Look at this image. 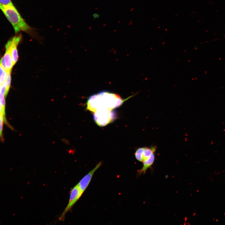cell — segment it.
Wrapping results in <instances>:
<instances>
[{
  "instance_id": "9a60e30c",
  "label": "cell",
  "mask_w": 225,
  "mask_h": 225,
  "mask_svg": "<svg viewBox=\"0 0 225 225\" xmlns=\"http://www.w3.org/2000/svg\"><path fill=\"white\" fill-rule=\"evenodd\" d=\"M12 4L11 0H0V5H7Z\"/></svg>"
},
{
  "instance_id": "30bf717a",
  "label": "cell",
  "mask_w": 225,
  "mask_h": 225,
  "mask_svg": "<svg viewBox=\"0 0 225 225\" xmlns=\"http://www.w3.org/2000/svg\"><path fill=\"white\" fill-rule=\"evenodd\" d=\"M11 72H6V92L7 95L8 94L10 87L11 82Z\"/></svg>"
},
{
  "instance_id": "ba28073f",
  "label": "cell",
  "mask_w": 225,
  "mask_h": 225,
  "mask_svg": "<svg viewBox=\"0 0 225 225\" xmlns=\"http://www.w3.org/2000/svg\"><path fill=\"white\" fill-rule=\"evenodd\" d=\"M155 159V155L154 153H153L148 158L143 162L142 167L138 171V175H140L142 174H144L147 169L150 168L153 164Z\"/></svg>"
},
{
  "instance_id": "5b68a950",
  "label": "cell",
  "mask_w": 225,
  "mask_h": 225,
  "mask_svg": "<svg viewBox=\"0 0 225 225\" xmlns=\"http://www.w3.org/2000/svg\"><path fill=\"white\" fill-rule=\"evenodd\" d=\"M22 39L21 34L17 35L8 40L6 45L10 49L13 65L16 63L18 59L17 47Z\"/></svg>"
},
{
  "instance_id": "4fadbf2b",
  "label": "cell",
  "mask_w": 225,
  "mask_h": 225,
  "mask_svg": "<svg viewBox=\"0 0 225 225\" xmlns=\"http://www.w3.org/2000/svg\"><path fill=\"white\" fill-rule=\"evenodd\" d=\"M6 121L5 117L2 113H0V138L2 137V130L3 126V122Z\"/></svg>"
},
{
  "instance_id": "3957f363",
  "label": "cell",
  "mask_w": 225,
  "mask_h": 225,
  "mask_svg": "<svg viewBox=\"0 0 225 225\" xmlns=\"http://www.w3.org/2000/svg\"><path fill=\"white\" fill-rule=\"evenodd\" d=\"M112 110L103 109L94 112L93 118L96 123L99 126H105L112 121L115 118V112Z\"/></svg>"
},
{
  "instance_id": "9c48e42d",
  "label": "cell",
  "mask_w": 225,
  "mask_h": 225,
  "mask_svg": "<svg viewBox=\"0 0 225 225\" xmlns=\"http://www.w3.org/2000/svg\"><path fill=\"white\" fill-rule=\"evenodd\" d=\"M156 150V147L152 146L150 148L144 147L142 156V162L148 158L151 155L154 153Z\"/></svg>"
},
{
  "instance_id": "52a82bcc",
  "label": "cell",
  "mask_w": 225,
  "mask_h": 225,
  "mask_svg": "<svg viewBox=\"0 0 225 225\" xmlns=\"http://www.w3.org/2000/svg\"><path fill=\"white\" fill-rule=\"evenodd\" d=\"M6 51L3 56L0 59V63L6 72H11L14 66L9 48L5 45Z\"/></svg>"
},
{
  "instance_id": "8992f818",
  "label": "cell",
  "mask_w": 225,
  "mask_h": 225,
  "mask_svg": "<svg viewBox=\"0 0 225 225\" xmlns=\"http://www.w3.org/2000/svg\"><path fill=\"white\" fill-rule=\"evenodd\" d=\"M101 165L102 162H99L92 170L85 176L77 184L82 193L89 184L94 173Z\"/></svg>"
},
{
  "instance_id": "6da1fadb",
  "label": "cell",
  "mask_w": 225,
  "mask_h": 225,
  "mask_svg": "<svg viewBox=\"0 0 225 225\" xmlns=\"http://www.w3.org/2000/svg\"><path fill=\"white\" fill-rule=\"evenodd\" d=\"M126 99L118 94L107 91H102L91 95L87 102L86 109L94 112L103 109L112 110L121 105Z\"/></svg>"
},
{
  "instance_id": "8fae6325",
  "label": "cell",
  "mask_w": 225,
  "mask_h": 225,
  "mask_svg": "<svg viewBox=\"0 0 225 225\" xmlns=\"http://www.w3.org/2000/svg\"><path fill=\"white\" fill-rule=\"evenodd\" d=\"M6 72L0 63V84H2L6 80Z\"/></svg>"
},
{
  "instance_id": "5bb4252c",
  "label": "cell",
  "mask_w": 225,
  "mask_h": 225,
  "mask_svg": "<svg viewBox=\"0 0 225 225\" xmlns=\"http://www.w3.org/2000/svg\"><path fill=\"white\" fill-rule=\"evenodd\" d=\"M5 96L0 92V106L5 110Z\"/></svg>"
},
{
  "instance_id": "277c9868",
  "label": "cell",
  "mask_w": 225,
  "mask_h": 225,
  "mask_svg": "<svg viewBox=\"0 0 225 225\" xmlns=\"http://www.w3.org/2000/svg\"><path fill=\"white\" fill-rule=\"evenodd\" d=\"M82 194L77 184L72 188L70 191L68 204L61 215L59 218L60 220H64L65 214L78 201Z\"/></svg>"
},
{
  "instance_id": "7a4b0ae2",
  "label": "cell",
  "mask_w": 225,
  "mask_h": 225,
  "mask_svg": "<svg viewBox=\"0 0 225 225\" xmlns=\"http://www.w3.org/2000/svg\"><path fill=\"white\" fill-rule=\"evenodd\" d=\"M0 9L12 25L16 34L23 31L33 37L37 36L35 29L27 24L13 4L0 5Z\"/></svg>"
},
{
  "instance_id": "7c38bea8",
  "label": "cell",
  "mask_w": 225,
  "mask_h": 225,
  "mask_svg": "<svg viewBox=\"0 0 225 225\" xmlns=\"http://www.w3.org/2000/svg\"><path fill=\"white\" fill-rule=\"evenodd\" d=\"M144 147L138 148L136 151L135 155L136 159L138 161L142 162V156Z\"/></svg>"
}]
</instances>
